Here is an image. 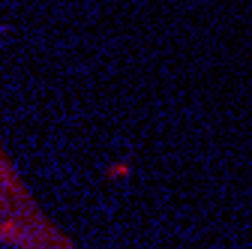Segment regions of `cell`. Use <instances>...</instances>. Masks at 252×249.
<instances>
[{"label": "cell", "instance_id": "obj_1", "mask_svg": "<svg viewBox=\"0 0 252 249\" xmlns=\"http://www.w3.org/2000/svg\"><path fill=\"white\" fill-rule=\"evenodd\" d=\"M129 174V165H114L111 168V177H126Z\"/></svg>", "mask_w": 252, "mask_h": 249}]
</instances>
